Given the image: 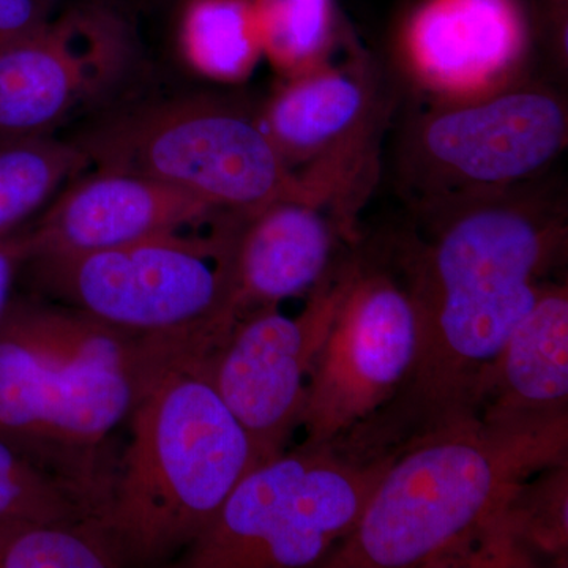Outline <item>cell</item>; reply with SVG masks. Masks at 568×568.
<instances>
[{"mask_svg": "<svg viewBox=\"0 0 568 568\" xmlns=\"http://www.w3.org/2000/svg\"><path fill=\"white\" fill-rule=\"evenodd\" d=\"M428 242H406L416 294L413 368L394 398L334 447L362 463L476 424L508 336L567 245L562 209L521 189L428 209Z\"/></svg>", "mask_w": 568, "mask_h": 568, "instance_id": "cell-1", "label": "cell"}, {"mask_svg": "<svg viewBox=\"0 0 568 568\" xmlns=\"http://www.w3.org/2000/svg\"><path fill=\"white\" fill-rule=\"evenodd\" d=\"M215 339L138 334L48 298H18L0 316V439L102 510L108 439L142 394Z\"/></svg>", "mask_w": 568, "mask_h": 568, "instance_id": "cell-2", "label": "cell"}, {"mask_svg": "<svg viewBox=\"0 0 568 568\" xmlns=\"http://www.w3.org/2000/svg\"><path fill=\"white\" fill-rule=\"evenodd\" d=\"M568 425L455 426L409 444L376 485L361 521L324 568L514 566L511 503L532 474L567 463Z\"/></svg>", "mask_w": 568, "mask_h": 568, "instance_id": "cell-3", "label": "cell"}, {"mask_svg": "<svg viewBox=\"0 0 568 568\" xmlns=\"http://www.w3.org/2000/svg\"><path fill=\"white\" fill-rule=\"evenodd\" d=\"M183 358L156 377L129 417L99 519L126 566L178 559L256 466L252 444L203 372Z\"/></svg>", "mask_w": 568, "mask_h": 568, "instance_id": "cell-4", "label": "cell"}, {"mask_svg": "<svg viewBox=\"0 0 568 568\" xmlns=\"http://www.w3.org/2000/svg\"><path fill=\"white\" fill-rule=\"evenodd\" d=\"M235 219L207 234L156 235L112 248L24 261L39 297L138 334L196 332L224 339L237 315L231 284Z\"/></svg>", "mask_w": 568, "mask_h": 568, "instance_id": "cell-5", "label": "cell"}, {"mask_svg": "<svg viewBox=\"0 0 568 568\" xmlns=\"http://www.w3.org/2000/svg\"><path fill=\"white\" fill-rule=\"evenodd\" d=\"M99 170L168 183L216 211L248 215L301 194L256 112L209 95L115 112L77 141Z\"/></svg>", "mask_w": 568, "mask_h": 568, "instance_id": "cell-6", "label": "cell"}, {"mask_svg": "<svg viewBox=\"0 0 568 568\" xmlns=\"http://www.w3.org/2000/svg\"><path fill=\"white\" fill-rule=\"evenodd\" d=\"M394 458L362 463L305 444L284 450L241 478L174 567H321L358 525Z\"/></svg>", "mask_w": 568, "mask_h": 568, "instance_id": "cell-7", "label": "cell"}, {"mask_svg": "<svg viewBox=\"0 0 568 568\" xmlns=\"http://www.w3.org/2000/svg\"><path fill=\"white\" fill-rule=\"evenodd\" d=\"M343 293L317 351L301 426L305 446H334L405 383L417 353L416 294L406 244L342 263Z\"/></svg>", "mask_w": 568, "mask_h": 568, "instance_id": "cell-8", "label": "cell"}, {"mask_svg": "<svg viewBox=\"0 0 568 568\" xmlns=\"http://www.w3.org/2000/svg\"><path fill=\"white\" fill-rule=\"evenodd\" d=\"M568 138L566 103L540 85H506L446 102L414 125L407 171L424 209L521 189Z\"/></svg>", "mask_w": 568, "mask_h": 568, "instance_id": "cell-9", "label": "cell"}, {"mask_svg": "<svg viewBox=\"0 0 568 568\" xmlns=\"http://www.w3.org/2000/svg\"><path fill=\"white\" fill-rule=\"evenodd\" d=\"M343 293L342 264L308 294L301 315L253 310L203 362L209 383L252 444L256 465L286 450L304 413L306 383Z\"/></svg>", "mask_w": 568, "mask_h": 568, "instance_id": "cell-10", "label": "cell"}, {"mask_svg": "<svg viewBox=\"0 0 568 568\" xmlns=\"http://www.w3.org/2000/svg\"><path fill=\"white\" fill-rule=\"evenodd\" d=\"M133 59L129 26L78 6L0 47V142L44 136L103 99Z\"/></svg>", "mask_w": 568, "mask_h": 568, "instance_id": "cell-11", "label": "cell"}, {"mask_svg": "<svg viewBox=\"0 0 568 568\" xmlns=\"http://www.w3.org/2000/svg\"><path fill=\"white\" fill-rule=\"evenodd\" d=\"M231 213L145 175L99 170L74 178L31 226L26 260L40 254L112 248L213 226Z\"/></svg>", "mask_w": 568, "mask_h": 568, "instance_id": "cell-12", "label": "cell"}, {"mask_svg": "<svg viewBox=\"0 0 568 568\" xmlns=\"http://www.w3.org/2000/svg\"><path fill=\"white\" fill-rule=\"evenodd\" d=\"M528 44L518 0H422L402 32L410 77L444 102L506 88Z\"/></svg>", "mask_w": 568, "mask_h": 568, "instance_id": "cell-13", "label": "cell"}, {"mask_svg": "<svg viewBox=\"0 0 568 568\" xmlns=\"http://www.w3.org/2000/svg\"><path fill=\"white\" fill-rule=\"evenodd\" d=\"M379 106L361 63L327 62L287 77L256 118L297 174L317 166H375Z\"/></svg>", "mask_w": 568, "mask_h": 568, "instance_id": "cell-14", "label": "cell"}, {"mask_svg": "<svg viewBox=\"0 0 568 568\" xmlns=\"http://www.w3.org/2000/svg\"><path fill=\"white\" fill-rule=\"evenodd\" d=\"M355 244L334 205L283 197L241 216L231 235V284L237 320L253 310L308 295L335 267L336 242Z\"/></svg>", "mask_w": 568, "mask_h": 568, "instance_id": "cell-15", "label": "cell"}, {"mask_svg": "<svg viewBox=\"0 0 568 568\" xmlns=\"http://www.w3.org/2000/svg\"><path fill=\"white\" fill-rule=\"evenodd\" d=\"M567 284L548 283L508 336L478 407L484 425L544 429L568 425Z\"/></svg>", "mask_w": 568, "mask_h": 568, "instance_id": "cell-16", "label": "cell"}, {"mask_svg": "<svg viewBox=\"0 0 568 568\" xmlns=\"http://www.w3.org/2000/svg\"><path fill=\"white\" fill-rule=\"evenodd\" d=\"M179 41L189 65L213 81H244L264 55L252 0H182Z\"/></svg>", "mask_w": 568, "mask_h": 568, "instance_id": "cell-17", "label": "cell"}, {"mask_svg": "<svg viewBox=\"0 0 568 568\" xmlns=\"http://www.w3.org/2000/svg\"><path fill=\"white\" fill-rule=\"evenodd\" d=\"M89 164L78 142L50 134L0 142V237L20 231Z\"/></svg>", "mask_w": 568, "mask_h": 568, "instance_id": "cell-18", "label": "cell"}, {"mask_svg": "<svg viewBox=\"0 0 568 568\" xmlns=\"http://www.w3.org/2000/svg\"><path fill=\"white\" fill-rule=\"evenodd\" d=\"M125 566L121 548L99 518L62 523L0 518V568Z\"/></svg>", "mask_w": 568, "mask_h": 568, "instance_id": "cell-19", "label": "cell"}, {"mask_svg": "<svg viewBox=\"0 0 568 568\" xmlns=\"http://www.w3.org/2000/svg\"><path fill=\"white\" fill-rule=\"evenodd\" d=\"M263 54L284 77L331 62L335 0H252Z\"/></svg>", "mask_w": 568, "mask_h": 568, "instance_id": "cell-20", "label": "cell"}, {"mask_svg": "<svg viewBox=\"0 0 568 568\" xmlns=\"http://www.w3.org/2000/svg\"><path fill=\"white\" fill-rule=\"evenodd\" d=\"M0 518L62 523L99 514L77 489L0 439Z\"/></svg>", "mask_w": 568, "mask_h": 568, "instance_id": "cell-21", "label": "cell"}, {"mask_svg": "<svg viewBox=\"0 0 568 568\" xmlns=\"http://www.w3.org/2000/svg\"><path fill=\"white\" fill-rule=\"evenodd\" d=\"M51 10L43 0H0V47L43 24Z\"/></svg>", "mask_w": 568, "mask_h": 568, "instance_id": "cell-22", "label": "cell"}, {"mask_svg": "<svg viewBox=\"0 0 568 568\" xmlns=\"http://www.w3.org/2000/svg\"><path fill=\"white\" fill-rule=\"evenodd\" d=\"M26 261L22 231L0 237V316L11 301L14 280Z\"/></svg>", "mask_w": 568, "mask_h": 568, "instance_id": "cell-23", "label": "cell"}, {"mask_svg": "<svg viewBox=\"0 0 568 568\" xmlns=\"http://www.w3.org/2000/svg\"><path fill=\"white\" fill-rule=\"evenodd\" d=\"M44 3H47L48 7H51L52 9V6H54V2H58V0H43Z\"/></svg>", "mask_w": 568, "mask_h": 568, "instance_id": "cell-24", "label": "cell"}]
</instances>
